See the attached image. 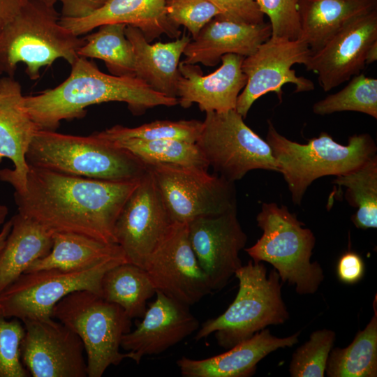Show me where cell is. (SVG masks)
Instances as JSON below:
<instances>
[{
    "label": "cell",
    "instance_id": "obj_1",
    "mask_svg": "<svg viewBox=\"0 0 377 377\" xmlns=\"http://www.w3.org/2000/svg\"><path fill=\"white\" fill-rule=\"evenodd\" d=\"M139 179L102 180L29 166L25 190L15 192L14 198L18 213L52 233L117 244V219Z\"/></svg>",
    "mask_w": 377,
    "mask_h": 377
},
{
    "label": "cell",
    "instance_id": "obj_2",
    "mask_svg": "<svg viewBox=\"0 0 377 377\" xmlns=\"http://www.w3.org/2000/svg\"><path fill=\"white\" fill-rule=\"evenodd\" d=\"M69 76L57 87L24 97V105L39 130L55 131L61 121L81 118L96 104L124 102L134 114L147 109L179 104L151 89L135 76H117L101 71L94 62L78 57Z\"/></svg>",
    "mask_w": 377,
    "mask_h": 377
},
{
    "label": "cell",
    "instance_id": "obj_3",
    "mask_svg": "<svg viewBox=\"0 0 377 377\" xmlns=\"http://www.w3.org/2000/svg\"><path fill=\"white\" fill-rule=\"evenodd\" d=\"M26 161L29 166L108 181L136 180L147 171L136 156L96 133L77 136L38 130Z\"/></svg>",
    "mask_w": 377,
    "mask_h": 377
},
{
    "label": "cell",
    "instance_id": "obj_4",
    "mask_svg": "<svg viewBox=\"0 0 377 377\" xmlns=\"http://www.w3.org/2000/svg\"><path fill=\"white\" fill-rule=\"evenodd\" d=\"M59 19L54 6L28 0L0 34V74L13 77L17 64L23 63L34 80L42 67L58 59L71 65L85 40L63 27Z\"/></svg>",
    "mask_w": 377,
    "mask_h": 377
},
{
    "label": "cell",
    "instance_id": "obj_5",
    "mask_svg": "<svg viewBox=\"0 0 377 377\" xmlns=\"http://www.w3.org/2000/svg\"><path fill=\"white\" fill-rule=\"evenodd\" d=\"M267 124L265 140L295 205L301 204L307 188L316 179L346 174L376 155L374 140L367 133L350 136L346 145L337 142L326 132L300 144L278 133L270 121Z\"/></svg>",
    "mask_w": 377,
    "mask_h": 377
},
{
    "label": "cell",
    "instance_id": "obj_6",
    "mask_svg": "<svg viewBox=\"0 0 377 377\" xmlns=\"http://www.w3.org/2000/svg\"><path fill=\"white\" fill-rule=\"evenodd\" d=\"M235 276L239 281L235 300L222 314L202 323L195 341L214 334L217 343L228 350L267 326L283 324L289 318L276 269L267 274L263 263L251 260Z\"/></svg>",
    "mask_w": 377,
    "mask_h": 377
},
{
    "label": "cell",
    "instance_id": "obj_7",
    "mask_svg": "<svg viewBox=\"0 0 377 377\" xmlns=\"http://www.w3.org/2000/svg\"><path fill=\"white\" fill-rule=\"evenodd\" d=\"M263 230L260 239L245 251L255 263L271 264L282 283L295 286L300 295L313 294L324 280L320 264L311 262L316 239L287 207L263 203L256 216Z\"/></svg>",
    "mask_w": 377,
    "mask_h": 377
},
{
    "label": "cell",
    "instance_id": "obj_8",
    "mask_svg": "<svg viewBox=\"0 0 377 377\" xmlns=\"http://www.w3.org/2000/svg\"><path fill=\"white\" fill-rule=\"evenodd\" d=\"M52 317L73 331L82 341L88 377H101L111 365L131 359L121 353L123 336L131 331V320L117 304L88 290L74 291L53 308Z\"/></svg>",
    "mask_w": 377,
    "mask_h": 377
},
{
    "label": "cell",
    "instance_id": "obj_9",
    "mask_svg": "<svg viewBox=\"0 0 377 377\" xmlns=\"http://www.w3.org/2000/svg\"><path fill=\"white\" fill-rule=\"evenodd\" d=\"M196 145L219 176L230 182L248 172H279L270 146L244 121L235 109L207 112Z\"/></svg>",
    "mask_w": 377,
    "mask_h": 377
},
{
    "label": "cell",
    "instance_id": "obj_10",
    "mask_svg": "<svg viewBox=\"0 0 377 377\" xmlns=\"http://www.w3.org/2000/svg\"><path fill=\"white\" fill-rule=\"evenodd\" d=\"M122 263L110 260L81 270L50 268L24 272L0 294V307L5 316L22 322L52 317L54 306L74 291L101 295L103 274Z\"/></svg>",
    "mask_w": 377,
    "mask_h": 377
},
{
    "label": "cell",
    "instance_id": "obj_11",
    "mask_svg": "<svg viewBox=\"0 0 377 377\" xmlns=\"http://www.w3.org/2000/svg\"><path fill=\"white\" fill-rule=\"evenodd\" d=\"M146 167L173 222L188 223L199 216L237 209L234 183L207 170L165 163Z\"/></svg>",
    "mask_w": 377,
    "mask_h": 377
},
{
    "label": "cell",
    "instance_id": "obj_12",
    "mask_svg": "<svg viewBox=\"0 0 377 377\" xmlns=\"http://www.w3.org/2000/svg\"><path fill=\"white\" fill-rule=\"evenodd\" d=\"M311 54L308 45L300 38L271 36L242 61L246 83L237 98L236 111L246 118L253 103L269 92L276 93L281 100L282 87L287 83L295 86L296 93L313 90V82L297 76L292 68L296 64L305 65Z\"/></svg>",
    "mask_w": 377,
    "mask_h": 377
},
{
    "label": "cell",
    "instance_id": "obj_13",
    "mask_svg": "<svg viewBox=\"0 0 377 377\" xmlns=\"http://www.w3.org/2000/svg\"><path fill=\"white\" fill-rule=\"evenodd\" d=\"M173 221L151 173L148 170L124 203L116 221V242L128 263L144 269L150 255Z\"/></svg>",
    "mask_w": 377,
    "mask_h": 377
},
{
    "label": "cell",
    "instance_id": "obj_14",
    "mask_svg": "<svg viewBox=\"0 0 377 377\" xmlns=\"http://www.w3.org/2000/svg\"><path fill=\"white\" fill-rule=\"evenodd\" d=\"M144 269L156 291L188 306L213 292L191 246L187 223H173Z\"/></svg>",
    "mask_w": 377,
    "mask_h": 377
},
{
    "label": "cell",
    "instance_id": "obj_15",
    "mask_svg": "<svg viewBox=\"0 0 377 377\" xmlns=\"http://www.w3.org/2000/svg\"><path fill=\"white\" fill-rule=\"evenodd\" d=\"M22 323L21 360L30 376H88L84 344L77 334L52 317Z\"/></svg>",
    "mask_w": 377,
    "mask_h": 377
},
{
    "label": "cell",
    "instance_id": "obj_16",
    "mask_svg": "<svg viewBox=\"0 0 377 377\" xmlns=\"http://www.w3.org/2000/svg\"><path fill=\"white\" fill-rule=\"evenodd\" d=\"M187 230L192 249L212 291L222 289L242 265L239 253L247 242L237 209L195 218L187 223Z\"/></svg>",
    "mask_w": 377,
    "mask_h": 377
},
{
    "label": "cell",
    "instance_id": "obj_17",
    "mask_svg": "<svg viewBox=\"0 0 377 377\" xmlns=\"http://www.w3.org/2000/svg\"><path fill=\"white\" fill-rule=\"evenodd\" d=\"M376 41L377 8L346 23L321 48L311 52L304 66L318 75L325 91H330L360 73L366 65V53Z\"/></svg>",
    "mask_w": 377,
    "mask_h": 377
},
{
    "label": "cell",
    "instance_id": "obj_18",
    "mask_svg": "<svg viewBox=\"0 0 377 377\" xmlns=\"http://www.w3.org/2000/svg\"><path fill=\"white\" fill-rule=\"evenodd\" d=\"M155 294L156 299L147 307L142 320L121 339V348L136 364L145 355L164 352L200 327L188 306L159 291Z\"/></svg>",
    "mask_w": 377,
    "mask_h": 377
},
{
    "label": "cell",
    "instance_id": "obj_19",
    "mask_svg": "<svg viewBox=\"0 0 377 377\" xmlns=\"http://www.w3.org/2000/svg\"><path fill=\"white\" fill-rule=\"evenodd\" d=\"M244 57L226 54L221 65L204 75L199 66L179 62L177 98L184 108L196 103L201 111L226 112L235 109L237 98L246 83L242 70Z\"/></svg>",
    "mask_w": 377,
    "mask_h": 377
},
{
    "label": "cell",
    "instance_id": "obj_20",
    "mask_svg": "<svg viewBox=\"0 0 377 377\" xmlns=\"http://www.w3.org/2000/svg\"><path fill=\"white\" fill-rule=\"evenodd\" d=\"M20 83L13 77L0 79V163L4 158L13 169L0 170V179L22 193L25 190L29 166L26 154L39 130L24 105Z\"/></svg>",
    "mask_w": 377,
    "mask_h": 377
},
{
    "label": "cell",
    "instance_id": "obj_21",
    "mask_svg": "<svg viewBox=\"0 0 377 377\" xmlns=\"http://www.w3.org/2000/svg\"><path fill=\"white\" fill-rule=\"evenodd\" d=\"M271 35L268 22L251 24L216 16L186 45L183 62L214 66L226 54L246 57L255 52Z\"/></svg>",
    "mask_w": 377,
    "mask_h": 377
},
{
    "label": "cell",
    "instance_id": "obj_22",
    "mask_svg": "<svg viewBox=\"0 0 377 377\" xmlns=\"http://www.w3.org/2000/svg\"><path fill=\"white\" fill-rule=\"evenodd\" d=\"M166 0H108L87 16L59 19L60 24L76 36H81L101 25L122 23L138 28L148 42L162 34L178 38L179 27L168 19Z\"/></svg>",
    "mask_w": 377,
    "mask_h": 377
},
{
    "label": "cell",
    "instance_id": "obj_23",
    "mask_svg": "<svg viewBox=\"0 0 377 377\" xmlns=\"http://www.w3.org/2000/svg\"><path fill=\"white\" fill-rule=\"evenodd\" d=\"M300 332L285 338L272 335L265 328L250 339L228 349L226 353L202 360L182 357L177 365L184 377H248L256 371L258 363L279 348L298 342Z\"/></svg>",
    "mask_w": 377,
    "mask_h": 377
},
{
    "label": "cell",
    "instance_id": "obj_24",
    "mask_svg": "<svg viewBox=\"0 0 377 377\" xmlns=\"http://www.w3.org/2000/svg\"><path fill=\"white\" fill-rule=\"evenodd\" d=\"M125 35L133 49L135 76L154 91L177 98L179 60L191 38L184 35L174 41L151 45L138 28L130 25Z\"/></svg>",
    "mask_w": 377,
    "mask_h": 377
},
{
    "label": "cell",
    "instance_id": "obj_25",
    "mask_svg": "<svg viewBox=\"0 0 377 377\" xmlns=\"http://www.w3.org/2000/svg\"><path fill=\"white\" fill-rule=\"evenodd\" d=\"M0 252V294L52 246V232L34 220L17 213Z\"/></svg>",
    "mask_w": 377,
    "mask_h": 377
},
{
    "label": "cell",
    "instance_id": "obj_26",
    "mask_svg": "<svg viewBox=\"0 0 377 377\" xmlns=\"http://www.w3.org/2000/svg\"><path fill=\"white\" fill-rule=\"evenodd\" d=\"M377 8V0H298L301 32L311 52L353 18Z\"/></svg>",
    "mask_w": 377,
    "mask_h": 377
},
{
    "label": "cell",
    "instance_id": "obj_27",
    "mask_svg": "<svg viewBox=\"0 0 377 377\" xmlns=\"http://www.w3.org/2000/svg\"><path fill=\"white\" fill-rule=\"evenodd\" d=\"M52 239L50 251L34 261L25 272L50 268L81 270L110 260L127 262L117 244L72 232H53Z\"/></svg>",
    "mask_w": 377,
    "mask_h": 377
},
{
    "label": "cell",
    "instance_id": "obj_28",
    "mask_svg": "<svg viewBox=\"0 0 377 377\" xmlns=\"http://www.w3.org/2000/svg\"><path fill=\"white\" fill-rule=\"evenodd\" d=\"M156 290L146 270L125 262L109 269L101 282V296L119 306L131 318H142Z\"/></svg>",
    "mask_w": 377,
    "mask_h": 377
},
{
    "label": "cell",
    "instance_id": "obj_29",
    "mask_svg": "<svg viewBox=\"0 0 377 377\" xmlns=\"http://www.w3.org/2000/svg\"><path fill=\"white\" fill-rule=\"evenodd\" d=\"M374 315L346 348L331 350L326 365L328 377L377 376V295L373 302Z\"/></svg>",
    "mask_w": 377,
    "mask_h": 377
},
{
    "label": "cell",
    "instance_id": "obj_30",
    "mask_svg": "<svg viewBox=\"0 0 377 377\" xmlns=\"http://www.w3.org/2000/svg\"><path fill=\"white\" fill-rule=\"evenodd\" d=\"M126 24H105L84 37L79 57L103 61L111 75L135 76L133 46L125 35Z\"/></svg>",
    "mask_w": 377,
    "mask_h": 377
},
{
    "label": "cell",
    "instance_id": "obj_31",
    "mask_svg": "<svg viewBox=\"0 0 377 377\" xmlns=\"http://www.w3.org/2000/svg\"><path fill=\"white\" fill-rule=\"evenodd\" d=\"M334 182L346 188V198L357 208L351 220L363 230L377 228V156L358 168L337 176Z\"/></svg>",
    "mask_w": 377,
    "mask_h": 377
},
{
    "label": "cell",
    "instance_id": "obj_32",
    "mask_svg": "<svg viewBox=\"0 0 377 377\" xmlns=\"http://www.w3.org/2000/svg\"><path fill=\"white\" fill-rule=\"evenodd\" d=\"M110 142L133 154L145 165L165 163L205 170L209 167L196 143L172 139L142 140L133 138Z\"/></svg>",
    "mask_w": 377,
    "mask_h": 377
},
{
    "label": "cell",
    "instance_id": "obj_33",
    "mask_svg": "<svg viewBox=\"0 0 377 377\" xmlns=\"http://www.w3.org/2000/svg\"><path fill=\"white\" fill-rule=\"evenodd\" d=\"M349 80L339 91L315 103L313 112L318 115H326L354 111L377 119V79L359 73Z\"/></svg>",
    "mask_w": 377,
    "mask_h": 377
},
{
    "label": "cell",
    "instance_id": "obj_34",
    "mask_svg": "<svg viewBox=\"0 0 377 377\" xmlns=\"http://www.w3.org/2000/svg\"><path fill=\"white\" fill-rule=\"evenodd\" d=\"M202 128V121L195 119L158 120L134 128L116 125L96 133L110 141L127 138L142 140L172 139L195 143Z\"/></svg>",
    "mask_w": 377,
    "mask_h": 377
},
{
    "label": "cell",
    "instance_id": "obj_35",
    "mask_svg": "<svg viewBox=\"0 0 377 377\" xmlns=\"http://www.w3.org/2000/svg\"><path fill=\"white\" fill-rule=\"evenodd\" d=\"M336 334L331 330H318L292 356L289 372L292 377H323Z\"/></svg>",
    "mask_w": 377,
    "mask_h": 377
},
{
    "label": "cell",
    "instance_id": "obj_36",
    "mask_svg": "<svg viewBox=\"0 0 377 377\" xmlns=\"http://www.w3.org/2000/svg\"><path fill=\"white\" fill-rule=\"evenodd\" d=\"M25 329L15 318H8L0 307V377H28L21 360L20 346Z\"/></svg>",
    "mask_w": 377,
    "mask_h": 377
},
{
    "label": "cell",
    "instance_id": "obj_37",
    "mask_svg": "<svg viewBox=\"0 0 377 377\" xmlns=\"http://www.w3.org/2000/svg\"><path fill=\"white\" fill-rule=\"evenodd\" d=\"M166 14L175 26L186 27L195 38L220 10L209 0H166Z\"/></svg>",
    "mask_w": 377,
    "mask_h": 377
},
{
    "label": "cell",
    "instance_id": "obj_38",
    "mask_svg": "<svg viewBox=\"0 0 377 377\" xmlns=\"http://www.w3.org/2000/svg\"><path fill=\"white\" fill-rule=\"evenodd\" d=\"M260 12L269 19L272 37L299 39L301 27L298 0H256Z\"/></svg>",
    "mask_w": 377,
    "mask_h": 377
},
{
    "label": "cell",
    "instance_id": "obj_39",
    "mask_svg": "<svg viewBox=\"0 0 377 377\" xmlns=\"http://www.w3.org/2000/svg\"><path fill=\"white\" fill-rule=\"evenodd\" d=\"M221 11L218 17L236 22L256 24L264 22L256 0H209Z\"/></svg>",
    "mask_w": 377,
    "mask_h": 377
},
{
    "label": "cell",
    "instance_id": "obj_40",
    "mask_svg": "<svg viewBox=\"0 0 377 377\" xmlns=\"http://www.w3.org/2000/svg\"><path fill=\"white\" fill-rule=\"evenodd\" d=\"M337 272L338 278L343 283H356L364 273V263L362 257L353 251L345 253L338 261Z\"/></svg>",
    "mask_w": 377,
    "mask_h": 377
},
{
    "label": "cell",
    "instance_id": "obj_41",
    "mask_svg": "<svg viewBox=\"0 0 377 377\" xmlns=\"http://www.w3.org/2000/svg\"><path fill=\"white\" fill-rule=\"evenodd\" d=\"M108 0H59L61 17L79 18L87 16L103 6Z\"/></svg>",
    "mask_w": 377,
    "mask_h": 377
},
{
    "label": "cell",
    "instance_id": "obj_42",
    "mask_svg": "<svg viewBox=\"0 0 377 377\" xmlns=\"http://www.w3.org/2000/svg\"><path fill=\"white\" fill-rule=\"evenodd\" d=\"M28 0H0V34Z\"/></svg>",
    "mask_w": 377,
    "mask_h": 377
},
{
    "label": "cell",
    "instance_id": "obj_43",
    "mask_svg": "<svg viewBox=\"0 0 377 377\" xmlns=\"http://www.w3.org/2000/svg\"><path fill=\"white\" fill-rule=\"evenodd\" d=\"M11 219L3 224V227L0 231V252L5 244L7 237L11 230Z\"/></svg>",
    "mask_w": 377,
    "mask_h": 377
},
{
    "label": "cell",
    "instance_id": "obj_44",
    "mask_svg": "<svg viewBox=\"0 0 377 377\" xmlns=\"http://www.w3.org/2000/svg\"><path fill=\"white\" fill-rule=\"evenodd\" d=\"M377 60V41L374 42L368 49L365 56V64L369 65Z\"/></svg>",
    "mask_w": 377,
    "mask_h": 377
},
{
    "label": "cell",
    "instance_id": "obj_45",
    "mask_svg": "<svg viewBox=\"0 0 377 377\" xmlns=\"http://www.w3.org/2000/svg\"><path fill=\"white\" fill-rule=\"evenodd\" d=\"M8 208L5 205H0V226L3 224L5 219L8 214Z\"/></svg>",
    "mask_w": 377,
    "mask_h": 377
},
{
    "label": "cell",
    "instance_id": "obj_46",
    "mask_svg": "<svg viewBox=\"0 0 377 377\" xmlns=\"http://www.w3.org/2000/svg\"><path fill=\"white\" fill-rule=\"evenodd\" d=\"M48 6H54L59 0H38Z\"/></svg>",
    "mask_w": 377,
    "mask_h": 377
}]
</instances>
